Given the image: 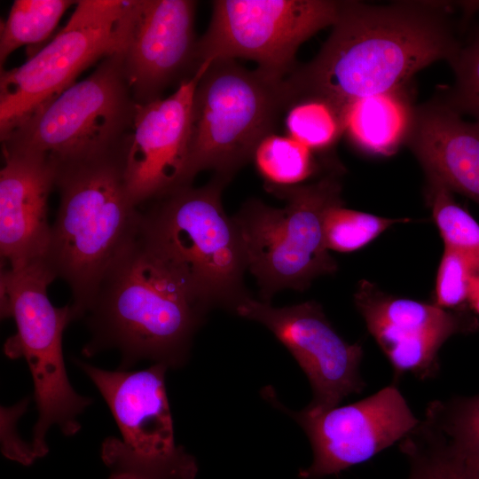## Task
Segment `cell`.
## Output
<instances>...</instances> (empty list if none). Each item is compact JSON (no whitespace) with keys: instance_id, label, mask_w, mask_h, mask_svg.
<instances>
[{"instance_id":"cell-1","label":"cell","mask_w":479,"mask_h":479,"mask_svg":"<svg viewBox=\"0 0 479 479\" xmlns=\"http://www.w3.org/2000/svg\"><path fill=\"white\" fill-rule=\"evenodd\" d=\"M447 11L440 3L381 6L342 2L319 52L285 78L289 103L321 98L346 114L359 98L404 87L416 72L436 60L450 62L460 44Z\"/></svg>"},{"instance_id":"cell-2","label":"cell","mask_w":479,"mask_h":479,"mask_svg":"<svg viewBox=\"0 0 479 479\" xmlns=\"http://www.w3.org/2000/svg\"><path fill=\"white\" fill-rule=\"evenodd\" d=\"M205 311L139 232L106 272L84 316L92 336L83 354L115 348L125 366L142 359L177 366Z\"/></svg>"},{"instance_id":"cell-3","label":"cell","mask_w":479,"mask_h":479,"mask_svg":"<svg viewBox=\"0 0 479 479\" xmlns=\"http://www.w3.org/2000/svg\"><path fill=\"white\" fill-rule=\"evenodd\" d=\"M122 152L57 168L59 206L42 261L68 285L74 320L86 315L106 272L140 232L143 213L127 191Z\"/></svg>"},{"instance_id":"cell-4","label":"cell","mask_w":479,"mask_h":479,"mask_svg":"<svg viewBox=\"0 0 479 479\" xmlns=\"http://www.w3.org/2000/svg\"><path fill=\"white\" fill-rule=\"evenodd\" d=\"M227 182L215 176L201 187H181L142 211L140 236L180 275L205 310L213 305L234 310L247 296L242 237L221 201Z\"/></svg>"},{"instance_id":"cell-5","label":"cell","mask_w":479,"mask_h":479,"mask_svg":"<svg viewBox=\"0 0 479 479\" xmlns=\"http://www.w3.org/2000/svg\"><path fill=\"white\" fill-rule=\"evenodd\" d=\"M289 106L285 78L247 70L235 59H215L192 98L186 178L203 170L230 181L274 133Z\"/></svg>"},{"instance_id":"cell-6","label":"cell","mask_w":479,"mask_h":479,"mask_svg":"<svg viewBox=\"0 0 479 479\" xmlns=\"http://www.w3.org/2000/svg\"><path fill=\"white\" fill-rule=\"evenodd\" d=\"M283 199V208L258 200L246 202L234 219L240 229L247 269L257 279L263 302L279 290H304L318 276L336 271L337 264L324 240V218L342 203V186L334 173L294 186L265 185Z\"/></svg>"},{"instance_id":"cell-7","label":"cell","mask_w":479,"mask_h":479,"mask_svg":"<svg viewBox=\"0 0 479 479\" xmlns=\"http://www.w3.org/2000/svg\"><path fill=\"white\" fill-rule=\"evenodd\" d=\"M137 106L122 56L115 53L1 138L2 151L40 154L57 168L119 151Z\"/></svg>"},{"instance_id":"cell-8","label":"cell","mask_w":479,"mask_h":479,"mask_svg":"<svg viewBox=\"0 0 479 479\" xmlns=\"http://www.w3.org/2000/svg\"><path fill=\"white\" fill-rule=\"evenodd\" d=\"M55 279L42 260L1 268V317L16 325L4 350L10 358L24 357L28 365L38 410L34 432L40 437L54 425L65 435L75 433L81 428L78 415L91 404L74 390L67 378L62 335L74 316L70 303L58 308L51 302L47 288Z\"/></svg>"},{"instance_id":"cell-9","label":"cell","mask_w":479,"mask_h":479,"mask_svg":"<svg viewBox=\"0 0 479 479\" xmlns=\"http://www.w3.org/2000/svg\"><path fill=\"white\" fill-rule=\"evenodd\" d=\"M106 402L120 436L104 440L108 479H195V458L177 445L165 387L169 366L107 371L76 360Z\"/></svg>"},{"instance_id":"cell-10","label":"cell","mask_w":479,"mask_h":479,"mask_svg":"<svg viewBox=\"0 0 479 479\" xmlns=\"http://www.w3.org/2000/svg\"><path fill=\"white\" fill-rule=\"evenodd\" d=\"M67 25L24 64L0 72V138L25 123L86 68L121 51L129 1L80 0Z\"/></svg>"},{"instance_id":"cell-11","label":"cell","mask_w":479,"mask_h":479,"mask_svg":"<svg viewBox=\"0 0 479 479\" xmlns=\"http://www.w3.org/2000/svg\"><path fill=\"white\" fill-rule=\"evenodd\" d=\"M342 2L330 0H216L198 39L199 67L215 59L253 60L258 69L286 78L296 67L300 45L333 26Z\"/></svg>"},{"instance_id":"cell-12","label":"cell","mask_w":479,"mask_h":479,"mask_svg":"<svg viewBox=\"0 0 479 479\" xmlns=\"http://www.w3.org/2000/svg\"><path fill=\"white\" fill-rule=\"evenodd\" d=\"M263 396L292 416L310 439L313 461L299 471L302 479L337 475L365 462L401 442L420 421L395 384L357 402L325 411L287 410L270 388L263 390Z\"/></svg>"},{"instance_id":"cell-13","label":"cell","mask_w":479,"mask_h":479,"mask_svg":"<svg viewBox=\"0 0 479 479\" xmlns=\"http://www.w3.org/2000/svg\"><path fill=\"white\" fill-rule=\"evenodd\" d=\"M234 311L265 326L291 352L312 389L308 409L334 408L344 397L363 390L365 383L359 373L362 346L343 340L317 302L278 308L247 296Z\"/></svg>"},{"instance_id":"cell-14","label":"cell","mask_w":479,"mask_h":479,"mask_svg":"<svg viewBox=\"0 0 479 479\" xmlns=\"http://www.w3.org/2000/svg\"><path fill=\"white\" fill-rule=\"evenodd\" d=\"M197 2L130 0L122 56L125 77L137 104L162 98L200 67L194 35Z\"/></svg>"},{"instance_id":"cell-15","label":"cell","mask_w":479,"mask_h":479,"mask_svg":"<svg viewBox=\"0 0 479 479\" xmlns=\"http://www.w3.org/2000/svg\"><path fill=\"white\" fill-rule=\"evenodd\" d=\"M209 64L204 62L167 98L137 104L122 152L127 191L137 206L191 185L186 167L192 98Z\"/></svg>"},{"instance_id":"cell-16","label":"cell","mask_w":479,"mask_h":479,"mask_svg":"<svg viewBox=\"0 0 479 479\" xmlns=\"http://www.w3.org/2000/svg\"><path fill=\"white\" fill-rule=\"evenodd\" d=\"M354 302L396 377L407 373L421 380L434 377L439 371L442 345L476 326L465 310L397 297L365 280L359 283Z\"/></svg>"},{"instance_id":"cell-17","label":"cell","mask_w":479,"mask_h":479,"mask_svg":"<svg viewBox=\"0 0 479 479\" xmlns=\"http://www.w3.org/2000/svg\"><path fill=\"white\" fill-rule=\"evenodd\" d=\"M0 171L1 268L15 269L42 260L51 238L48 199L57 167L31 153L2 151Z\"/></svg>"},{"instance_id":"cell-18","label":"cell","mask_w":479,"mask_h":479,"mask_svg":"<svg viewBox=\"0 0 479 479\" xmlns=\"http://www.w3.org/2000/svg\"><path fill=\"white\" fill-rule=\"evenodd\" d=\"M408 143L428 177L479 204V124L463 120L449 104L415 113Z\"/></svg>"},{"instance_id":"cell-19","label":"cell","mask_w":479,"mask_h":479,"mask_svg":"<svg viewBox=\"0 0 479 479\" xmlns=\"http://www.w3.org/2000/svg\"><path fill=\"white\" fill-rule=\"evenodd\" d=\"M403 89L359 98L348 107L345 131L360 150L389 156L408 140L416 111Z\"/></svg>"},{"instance_id":"cell-20","label":"cell","mask_w":479,"mask_h":479,"mask_svg":"<svg viewBox=\"0 0 479 479\" xmlns=\"http://www.w3.org/2000/svg\"><path fill=\"white\" fill-rule=\"evenodd\" d=\"M409 464L407 479H479V463L454 450L427 420L399 444Z\"/></svg>"},{"instance_id":"cell-21","label":"cell","mask_w":479,"mask_h":479,"mask_svg":"<svg viewBox=\"0 0 479 479\" xmlns=\"http://www.w3.org/2000/svg\"><path fill=\"white\" fill-rule=\"evenodd\" d=\"M77 1L15 0L0 30V64L16 49L44 41Z\"/></svg>"},{"instance_id":"cell-22","label":"cell","mask_w":479,"mask_h":479,"mask_svg":"<svg viewBox=\"0 0 479 479\" xmlns=\"http://www.w3.org/2000/svg\"><path fill=\"white\" fill-rule=\"evenodd\" d=\"M286 113L287 136L312 151L331 147L345 131V112L321 98L296 99L290 104Z\"/></svg>"},{"instance_id":"cell-23","label":"cell","mask_w":479,"mask_h":479,"mask_svg":"<svg viewBox=\"0 0 479 479\" xmlns=\"http://www.w3.org/2000/svg\"><path fill=\"white\" fill-rule=\"evenodd\" d=\"M312 152L289 136L272 133L257 145L253 160L267 185L294 186L316 172Z\"/></svg>"},{"instance_id":"cell-24","label":"cell","mask_w":479,"mask_h":479,"mask_svg":"<svg viewBox=\"0 0 479 479\" xmlns=\"http://www.w3.org/2000/svg\"><path fill=\"white\" fill-rule=\"evenodd\" d=\"M428 178V201L444 246L466 255L479 273V224L437 179Z\"/></svg>"},{"instance_id":"cell-25","label":"cell","mask_w":479,"mask_h":479,"mask_svg":"<svg viewBox=\"0 0 479 479\" xmlns=\"http://www.w3.org/2000/svg\"><path fill=\"white\" fill-rule=\"evenodd\" d=\"M424 419L454 450L479 463V395L434 401L428 404Z\"/></svg>"},{"instance_id":"cell-26","label":"cell","mask_w":479,"mask_h":479,"mask_svg":"<svg viewBox=\"0 0 479 479\" xmlns=\"http://www.w3.org/2000/svg\"><path fill=\"white\" fill-rule=\"evenodd\" d=\"M409 218H387L349 209L342 203L328 208L324 218V240L328 250L350 253L363 248L390 226Z\"/></svg>"},{"instance_id":"cell-27","label":"cell","mask_w":479,"mask_h":479,"mask_svg":"<svg viewBox=\"0 0 479 479\" xmlns=\"http://www.w3.org/2000/svg\"><path fill=\"white\" fill-rule=\"evenodd\" d=\"M475 267L460 252L444 247L438 266L433 302L447 310H464Z\"/></svg>"},{"instance_id":"cell-28","label":"cell","mask_w":479,"mask_h":479,"mask_svg":"<svg viewBox=\"0 0 479 479\" xmlns=\"http://www.w3.org/2000/svg\"><path fill=\"white\" fill-rule=\"evenodd\" d=\"M455 85L449 105L459 114L472 115L479 124V32L465 46H460L450 61Z\"/></svg>"},{"instance_id":"cell-29","label":"cell","mask_w":479,"mask_h":479,"mask_svg":"<svg viewBox=\"0 0 479 479\" xmlns=\"http://www.w3.org/2000/svg\"><path fill=\"white\" fill-rule=\"evenodd\" d=\"M467 304L479 315V273H473L471 277Z\"/></svg>"},{"instance_id":"cell-30","label":"cell","mask_w":479,"mask_h":479,"mask_svg":"<svg viewBox=\"0 0 479 479\" xmlns=\"http://www.w3.org/2000/svg\"><path fill=\"white\" fill-rule=\"evenodd\" d=\"M460 5L464 7L467 12L479 11V1L460 2Z\"/></svg>"}]
</instances>
